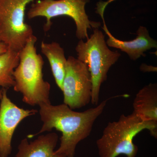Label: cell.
I'll return each instance as SVG.
<instances>
[{"instance_id":"14","label":"cell","mask_w":157,"mask_h":157,"mask_svg":"<svg viewBox=\"0 0 157 157\" xmlns=\"http://www.w3.org/2000/svg\"><path fill=\"white\" fill-rule=\"evenodd\" d=\"M8 49V46L2 42H0V54L6 52Z\"/></svg>"},{"instance_id":"9","label":"cell","mask_w":157,"mask_h":157,"mask_svg":"<svg viewBox=\"0 0 157 157\" xmlns=\"http://www.w3.org/2000/svg\"><path fill=\"white\" fill-rule=\"evenodd\" d=\"M104 8H99V14L104 21V27L102 28L108 36L106 43L107 46L118 48L128 55L130 58L136 60L141 56H145L144 52L153 48H157L156 41L150 36L146 27L140 26L137 30L136 39L130 41H122L115 38L108 30L103 17Z\"/></svg>"},{"instance_id":"13","label":"cell","mask_w":157,"mask_h":157,"mask_svg":"<svg viewBox=\"0 0 157 157\" xmlns=\"http://www.w3.org/2000/svg\"><path fill=\"white\" fill-rule=\"evenodd\" d=\"M20 52L8 48L6 52L0 54V87L8 89L13 87V74L19 62Z\"/></svg>"},{"instance_id":"7","label":"cell","mask_w":157,"mask_h":157,"mask_svg":"<svg viewBox=\"0 0 157 157\" xmlns=\"http://www.w3.org/2000/svg\"><path fill=\"white\" fill-rule=\"evenodd\" d=\"M91 76L86 64L74 57L67 59L62 91L63 104L70 109H80L91 102Z\"/></svg>"},{"instance_id":"6","label":"cell","mask_w":157,"mask_h":157,"mask_svg":"<svg viewBox=\"0 0 157 157\" xmlns=\"http://www.w3.org/2000/svg\"><path fill=\"white\" fill-rule=\"evenodd\" d=\"M35 0H0V39L8 48L19 52L33 35L25 21L27 6Z\"/></svg>"},{"instance_id":"3","label":"cell","mask_w":157,"mask_h":157,"mask_svg":"<svg viewBox=\"0 0 157 157\" xmlns=\"http://www.w3.org/2000/svg\"><path fill=\"white\" fill-rule=\"evenodd\" d=\"M144 130L157 138V122L141 120L134 112L122 114L118 120L109 122L96 141L100 157H136L138 148L133 142L137 134Z\"/></svg>"},{"instance_id":"8","label":"cell","mask_w":157,"mask_h":157,"mask_svg":"<svg viewBox=\"0 0 157 157\" xmlns=\"http://www.w3.org/2000/svg\"><path fill=\"white\" fill-rule=\"evenodd\" d=\"M7 89L2 88L0 101V157H9L12 152L13 135L19 124L38 110L20 108L11 101Z\"/></svg>"},{"instance_id":"11","label":"cell","mask_w":157,"mask_h":157,"mask_svg":"<svg viewBox=\"0 0 157 157\" xmlns=\"http://www.w3.org/2000/svg\"><path fill=\"white\" fill-rule=\"evenodd\" d=\"M133 112L141 120L157 122V85L150 83L138 91L133 104Z\"/></svg>"},{"instance_id":"12","label":"cell","mask_w":157,"mask_h":157,"mask_svg":"<svg viewBox=\"0 0 157 157\" xmlns=\"http://www.w3.org/2000/svg\"><path fill=\"white\" fill-rule=\"evenodd\" d=\"M41 48L42 54L49 62L56 84L62 90L67 62L64 50L59 43L55 42H42Z\"/></svg>"},{"instance_id":"1","label":"cell","mask_w":157,"mask_h":157,"mask_svg":"<svg viewBox=\"0 0 157 157\" xmlns=\"http://www.w3.org/2000/svg\"><path fill=\"white\" fill-rule=\"evenodd\" d=\"M109 100L106 99L96 107L83 112L74 111L64 104H41L39 113L43 123L42 128L30 137L56 129L61 132L62 135L59 146L55 153L66 157H75L77 145L90 136L95 122L103 112Z\"/></svg>"},{"instance_id":"4","label":"cell","mask_w":157,"mask_h":157,"mask_svg":"<svg viewBox=\"0 0 157 157\" xmlns=\"http://www.w3.org/2000/svg\"><path fill=\"white\" fill-rule=\"evenodd\" d=\"M77 59L86 65L92 81V104L99 103L101 84L107 79L110 67L117 62L121 55L117 51L110 50L105 40V36L98 29L86 42L80 40L76 48Z\"/></svg>"},{"instance_id":"10","label":"cell","mask_w":157,"mask_h":157,"mask_svg":"<svg viewBox=\"0 0 157 157\" xmlns=\"http://www.w3.org/2000/svg\"><path fill=\"white\" fill-rule=\"evenodd\" d=\"M58 135L55 132L40 135L33 141L21 140L16 154L13 157H66L55 153Z\"/></svg>"},{"instance_id":"16","label":"cell","mask_w":157,"mask_h":157,"mask_svg":"<svg viewBox=\"0 0 157 157\" xmlns=\"http://www.w3.org/2000/svg\"><path fill=\"white\" fill-rule=\"evenodd\" d=\"M1 42V39H0V42Z\"/></svg>"},{"instance_id":"2","label":"cell","mask_w":157,"mask_h":157,"mask_svg":"<svg viewBox=\"0 0 157 157\" xmlns=\"http://www.w3.org/2000/svg\"><path fill=\"white\" fill-rule=\"evenodd\" d=\"M37 41L34 35L28 39L20 51L19 63L13 74L14 90L21 94L23 101L31 106L51 104V85L43 78L44 61L37 52Z\"/></svg>"},{"instance_id":"5","label":"cell","mask_w":157,"mask_h":157,"mask_svg":"<svg viewBox=\"0 0 157 157\" xmlns=\"http://www.w3.org/2000/svg\"><path fill=\"white\" fill-rule=\"evenodd\" d=\"M89 0H37L33 3L27 12V17H45L43 26L45 32L51 27L52 18L67 16L73 20L76 24V36L79 40L89 39L87 31L92 28L98 29L101 23L90 21L85 11V6Z\"/></svg>"},{"instance_id":"15","label":"cell","mask_w":157,"mask_h":157,"mask_svg":"<svg viewBox=\"0 0 157 157\" xmlns=\"http://www.w3.org/2000/svg\"><path fill=\"white\" fill-rule=\"evenodd\" d=\"M2 88L0 87V101L2 97Z\"/></svg>"}]
</instances>
